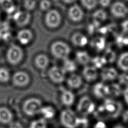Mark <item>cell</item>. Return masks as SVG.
Returning a JSON list of instances; mask_svg holds the SVG:
<instances>
[{
  "label": "cell",
  "mask_w": 128,
  "mask_h": 128,
  "mask_svg": "<svg viewBox=\"0 0 128 128\" xmlns=\"http://www.w3.org/2000/svg\"><path fill=\"white\" fill-rule=\"evenodd\" d=\"M11 80L9 70L5 67H0V82L6 84Z\"/></svg>",
  "instance_id": "f1b7e54d"
},
{
  "label": "cell",
  "mask_w": 128,
  "mask_h": 128,
  "mask_svg": "<svg viewBox=\"0 0 128 128\" xmlns=\"http://www.w3.org/2000/svg\"><path fill=\"white\" fill-rule=\"evenodd\" d=\"M24 52L22 48L18 44H12L7 49L6 58L8 62L12 66L18 64L22 60Z\"/></svg>",
  "instance_id": "8992f818"
},
{
  "label": "cell",
  "mask_w": 128,
  "mask_h": 128,
  "mask_svg": "<svg viewBox=\"0 0 128 128\" xmlns=\"http://www.w3.org/2000/svg\"><path fill=\"white\" fill-rule=\"evenodd\" d=\"M76 62L80 64L87 66L91 61V58L88 53L85 50H79L76 52L75 54Z\"/></svg>",
  "instance_id": "603a6c76"
},
{
  "label": "cell",
  "mask_w": 128,
  "mask_h": 128,
  "mask_svg": "<svg viewBox=\"0 0 128 128\" xmlns=\"http://www.w3.org/2000/svg\"><path fill=\"white\" fill-rule=\"evenodd\" d=\"M123 120L125 122L128 123V110H127L123 115Z\"/></svg>",
  "instance_id": "ee69618b"
},
{
  "label": "cell",
  "mask_w": 128,
  "mask_h": 128,
  "mask_svg": "<svg viewBox=\"0 0 128 128\" xmlns=\"http://www.w3.org/2000/svg\"><path fill=\"white\" fill-rule=\"evenodd\" d=\"M100 76L104 81L110 82L116 80L118 77V72L114 68H105L102 70Z\"/></svg>",
  "instance_id": "e0dca14e"
},
{
  "label": "cell",
  "mask_w": 128,
  "mask_h": 128,
  "mask_svg": "<svg viewBox=\"0 0 128 128\" xmlns=\"http://www.w3.org/2000/svg\"><path fill=\"white\" fill-rule=\"evenodd\" d=\"M118 65L120 70L124 71L128 70V52L120 54L118 60Z\"/></svg>",
  "instance_id": "4316f807"
},
{
  "label": "cell",
  "mask_w": 128,
  "mask_h": 128,
  "mask_svg": "<svg viewBox=\"0 0 128 128\" xmlns=\"http://www.w3.org/2000/svg\"><path fill=\"white\" fill-rule=\"evenodd\" d=\"M124 98L125 102L128 105V86L126 88L124 92Z\"/></svg>",
  "instance_id": "7bdbcfd3"
},
{
  "label": "cell",
  "mask_w": 128,
  "mask_h": 128,
  "mask_svg": "<svg viewBox=\"0 0 128 128\" xmlns=\"http://www.w3.org/2000/svg\"><path fill=\"white\" fill-rule=\"evenodd\" d=\"M23 6L25 10L28 12L34 10L36 6V2L35 0H24Z\"/></svg>",
  "instance_id": "d590c367"
},
{
  "label": "cell",
  "mask_w": 128,
  "mask_h": 128,
  "mask_svg": "<svg viewBox=\"0 0 128 128\" xmlns=\"http://www.w3.org/2000/svg\"><path fill=\"white\" fill-rule=\"evenodd\" d=\"M66 83L70 88L77 89L80 88L82 84V78L80 75L72 73L68 78Z\"/></svg>",
  "instance_id": "ffe728a7"
},
{
  "label": "cell",
  "mask_w": 128,
  "mask_h": 128,
  "mask_svg": "<svg viewBox=\"0 0 128 128\" xmlns=\"http://www.w3.org/2000/svg\"><path fill=\"white\" fill-rule=\"evenodd\" d=\"M103 56L107 63H112L116 58V54L114 50L108 49L105 50Z\"/></svg>",
  "instance_id": "e575fe53"
},
{
  "label": "cell",
  "mask_w": 128,
  "mask_h": 128,
  "mask_svg": "<svg viewBox=\"0 0 128 128\" xmlns=\"http://www.w3.org/2000/svg\"><path fill=\"white\" fill-rule=\"evenodd\" d=\"M92 47L96 51L100 52L104 49L106 42L105 39L101 36L96 37L92 40L90 42Z\"/></svg>",
  "instance_id": "cb8c5ba5"
},
{
  "label": "cell",
  "mask_w": 128,
  "mask_h": 128,
  "mask_svg": "<svg viewBox=\"0 0 128 128\" xmlns=\"http://www.w3.org/2000/svg\"><path fill=\"white\" fill-rule=\"evenodd\" d=\"M32 32L28 28H22L17 33L16 38L18 41L22 45L29 44L33 38Z\"/></svg>",
  "instance_id": "5bb4252c"
},
{
  "label": "cell",
  "mask_w": 128,
  "mask_h": 128,
  "mask_svg": "<svg viewBox=\"0 0 128 128\" xmlns=\"http://www.w3.org/2000/svg\"><path fill=\"white\" fill-rule=\"evenodd\" d=\"M110 12L114 16L118 18H122L126 15L128 9L124 3L117 1L111 5Z\"/></svg>",
  "instance_id": "8fae6325"
},
{
  "label": "cell",
  "mask_w": 128,
  "mask_h": 128,
  "mask_svg": "<svg viewBox=\"0 0 128 128\" xmlns=\"http://www.w3.org/2000/svg\"><path fill=\"white\" fill-rule=\"evenodd\" d=\"M68 16L70 20L73 22H77L82 20L84 16V12L80 6L74 4L69 8Z\"/></svg>",
  "instance_id": "7c38bea8"
},
{
  "label": "cell",
  "mask_w": 128,
  "mask_h": 128,
  "mask_svg": "<svg viewBox=\"0 0 128 128\" xmlns=\"http://www.w3.org/2000/svg\"><path fill=\"white\" fill-rule=\"evenodd\" d=\"M34 64L37 68L40 70H44L48 66L50 62L48 57L44 54H38L34 58Z\"/></svg>",
  "instance_id": "7402d4cb"
},
{
  "label": "cell",
  "mask_w": 128,
  "mask_h": 128,
  "mask_svg": "<svg viewBox=\"0 0 128 128\" xmlns=\"http://www.w3.org/2000/svg\"><path fill=\"white\" fill-rule=\"evenodd\" d=\"M13 120V114L6 107H0V122L3 124H9Z\"/></svg>",
  "instance_id": "44dd1931"
},
{
  "label": "cell",
  "mask_w": 128,
  "mask_h": 128,
  "mask_svg": "<svg viewBox=\"0 0 128 128\" xmlns=\"http://www.w3.org/2000/svg\"><path fill=\"white\" fill-rule=\"evenodd\" d=\"M43 106L42 101L38 98L32 97L26 99L22 104V109L27 116L32 117L40 114Z\"/></svg>",
  "instance_id": "3957f363"
},
{
  "label": "cell",
  "mask_w": 128,
  "mask_h": 128,
  "mask_svg": "<svg viewBox=\"0 0 128 128\" xmlns=\"http://www.w3.org/2000/svg\"><path fill=\"white\" fill-rule=\"evenodd\" d=\"M109 86L110 96L112 97H117L120 95L122 88L120 85L116 84H112Z\"/></svg>",
  "instance_id": "4dcf8cb0"
},
{
  "label": "cell",
  "mask_w": 128,
  "mask_h": 128,
  "mask_svg": "<svg viewBox=\"0 0 128 128\" xmlns=\"http://www.w3.org/2000/svg\"><path fill=\"white\" fill-rule=\"evenodd\" d=\"M94 96L98 98H106L110 96L109 86L104 82H98L92 88Z\"/></svg>",
  "instance_id": "4fadbf2b"
},
{
  "label": "cell",
  "mask_w": 128,
  "mask_h": 128,
  "mask_svg": "<svg viewBox=\"0 0 128 128\" xmlns=\"http://www.w3.org/2000/svg\"><path fill=\"white\" fill-rule=\"evenodd\" d=\"M82 72L83 77L88 82L96 80L98 76V69L92 66H86Z\"/></svg>",
  "instance_id": "9a60e30c"
},
{
  "label": "cell",
  "mask_w": 128,
  "mask_h": 128,
  "mask_svg": "<svg viewBox=\"0 0 128 128\" xmlns=\"http://www.w3.org/2000/svg\"><path fill=\"white\" fill-rule=\"evenodd\" d=\"M82 6L88 10L94 9L98 3V0H80Z\"/></svg>",
  "instance_id": "836d02e7"
},
{
  "label": "cell",
  "mask_w": 128,
  "mask_h": 128,
  "mask_svg": "<svg viewBox=\"0 0 128 128\" xmlns=\"http://www.w3.org/2000/svg\"><path fill=\"white\" fill-rule=\"evenodd\" d=\"M91 62L92 66L95 67L96 68H102L104 66L107 64L105 58L103 56H96L91 58Z\"/></svg>",
  "instance_id": "f546056e"
},
{
  "label": "cell",
  "mask_w": 128,
  "mask_h": 128,
  "mask_svg": "<svg viewBox=\"0 0 128 128\" xmlns=\"http://www.w3.org/2000/svg\"><path fill=\"white\" fill-rule=\"evenodd\" d=\"M51 2L49 0H42L39 4L40 8L42 11H48L51 7Z\"/></svg>",
  "instance_id": "8d00e7d4"
},
{
  "label": "cell",
  "mask_w": 128,
  "mask_h": 128,
  "mask_svg": "<svg viewBox=\"0 0 128 128\" xmlns=\"http://www.w3.org/2000/svg\"><path fill=\"white\" fill-rule=\"evenodd\" d=\"M8 124V128H24L22 124L18 121H12Z\"/></svg>",
  "instance_id": "f35d334b"
},
{
  "label": "cell",
  "mask_w": 128,
  "mask_h": 128,
  "mask_svg": "<svg viewBox=\"0 0 128 128\" xmlns=\"http://www.w3.org/2000/svg\"><path fill=\"white\" fill-rule=\"evenodd\" d=\"M40 114L41 117L45 119L46 120H50L53 119L56 114V109L54 106L51 105L42 106Z\"/></svg>",
  "instance_id": "ac0fdd59"
},
{
  "label": "cell",
  "mask_w": 128,
  "mask_h": 128,
  "mask_svg": "<svg viewBox=\"0 0 128 128\" xmlns=\"http://www.w3.org/2000/svg\"><path fill=\"white\" fill-rule=\"evenodd\" d=\"M62 17L58 10L50 9L47 11L44 17V22L48 28H56L60 25Z\"/></svg>",
  "instance_id": "52a82bcc"
},
{
  "label": "cell",
  "mask_w": 128,
  "mask_h": 128,
  "mask_svg": "<svg viewBox=\"0 0 128 128\" xmlns=\"http://www.w3.org/2000/svg\"><path fill=\"white\" fill-rule=\"evenodd\" d=\"M13 20L16 24L20 27L27 26L31 20V14L29 12L24 10H18L14 13Z\"/></svg>",
  "instance_id": "30bf717a"
},
{
  "label": "cell",
  "mask_w": 128,
  "mask_h": 128,
  "mask_svg": "<svg viewBox=\"0 0 128 128\" xmlns=\"http://www.w3.org/2000/svg\"><path fill=\"white\" fill-rule=\"evenodd\" d=\"M122 28L124 32H128V20L123 22L122 24Z\"/></svg>",
  "instance_id": "b9f144b4"
},
{
  "label": "cell",
  "mask_w": 128,
  "mask_h": 128,
  "mask_svg": "<svg viewBox=\"0 0 128 128\" xmlns=\"http://www.w3.org/2000/svg\"><path fill=\"white\" fill-rule=\"evenodd\" d=\"M111 0H98V2L100 6L103 8H107L110 6Z\"/></svg>",
  "instance_id": "ab89813d"
},
{
  "label": "cell",
  "mask_w": 128,
  "mask_h": 128,
  "mask_svg": "<svg viewBox=\"0 0 128 128\" xmlns=\"http://www.w3.org/2000/svg\"><path fill=\"white\" fill-rule=\"evenodd\" d=\"M62 68L66 72H74L76 69V64L74 61L68 58L63 60Z\"/></svg>",
  "instance_id": "484cf974"
},
{
  "label": "cell",
  "mask_w": 128,
  "mask_h": 128,
  "mask_svg": "<svg viewBox=\"0 0 128 128\" xmlns=\"http://www.w3.org/2000/svg\"><path fill=\"white\" fill-rule=\"evenodd\" d=\"M61 103L66 108H70L73 105L75 101L74 94L70 90H63L60 96Z\"/></svg>",
  "instance_id": "2e32d148"
},
{
  "label": "cell",
  "mask_w": 128,
  "mask_h": 128,
  "mask_svg": "<svg viewBox=\"0 0 128 128\" xmlns=\"http://www.w3.org/2000/svg\"><path fill=\"white\" fill-rule=\"evenodd\" d=\"M50 50L52 54L55 58L64 60L68 58L71 48L65 42L58 40L54 42L51 44Z\"/></svg>",
  "instance_id": "277c9868"
},
{
  "label": "cell",
  "mask_w": 128,
  "mask_h": 128,
  "mask_svg": "<svg viewBox=\"0 0 128 128\" xmlns=\"http://www.w3.org/2000/svg\"><path fill=\"white\" fill-rule=\"evenodd\" d=\"M94 18L98 22L99 21H104L107 18V14L102 9H98L95 11L92 14Z\"/></svg>",
  "instance_id": "1f68e13d"
},
{
  "label": "cell",
  "mask_w": 128,
  "mask_h": 128,
  "mask_svg": "<svg viewBox=\"0 0 128 128\" xmlns=\"http://www.w3.org/2000/svg\"><path fill=\"white\" fill-rule=\"evenodd\" d=\"M71 41L74 46L78 47H84L88 42V38L83 34L79 32H75L72 35Z\"/></svg>",
  "instance_id": "d6986e66"
},
{
  "label": "cell",
  "mask_w": 128,
  "mask_h": 128,
  "mask_svg": "<svg viewBox=\"0 0 128 128\" xmlns=\"http://www.w3.org/2000/svg\"><path fill=\"white\" fill-rule=\"evenodd\" d=\"M62 1L66 4H72L75 2L76 0H62Z\"/></svg>",
  "instance_id": "f6af8a7d"
},
{
  "label": "cell",
  "mask_w": 128,
  "mask_h": 128,
  "mask_svg": "<svg viewBox=\"0 0 128 128\" xmlns=\"http://www.w3.org/2000/svg\"><path fill=\"white\" fill-rule=\"evenodd\" d=\"M80 117L70 108L63 110L60 114V120L64 128H80L87 124L86 117Z\"/></svg>",
  "instance_id": "6da1fadb"
},
{
  "label": "cell",
  "mask_w": 128,
  "mask_h": 128,
  "mask_svg": "<svg viewBox=\"0 0 128 128\" xmlns=\"http://www.w3.org/2000/svg\"><path fill=\"white\" fill-rule=\"evenodd\" d=\"M96 106L94 101L88 96L80 98L76 106V112L83 117L90 115L96 110Z\"/></svg>",
  "instance_id": "5b68a950"
},
{
  "label": "cell",
  "mask_w": 128,
  "mask_h": 128,
  "mask_svg": "<svg viewBox=\"0 0 128 128\" xmlns=\"http://www.w3.org/2000/svg\"><path fill=\"white\" fill-rule=\"evenodd\" d=\"M10 30L9 26L6 24L0 23V38L5 40L10 37Z\"/></svg>",
  "instance_id": "d6a6232c"
},
{
  "label": "cell",
  "mask_w": 128,
  "mask_h": 128,
  "mask_svg": "<svg viewBox=\"0 0 128 128\" xmlns=\"http://www.w3.org/2000/svg\"><path fill=\"white\" fill-rule=\"evenodd\" d=\"M114 128H124L120 126H116V127H114Z\"/></svg>",
  "instance_id": "bcb514c9"
},
{
  "label": "cell",
  "mask_w": 128,
  "mask_h": 128,
  "mask_svg": "<svg viewBox=\"0 0 128 128\" xmlns=\"http://www.w3.org/2000/svg\"><path fill=\"white\" fill-rule=\"evenodd\" d=\"M0 7L5 12L8 14L14 13L16 6L14 0H0Z\"/></svg>",
  "instance_id": "d4e9b609"
},
{
  "label": "cell",
  "mask_w": 128,
  "mask_h": 128,
  "mask_svg": "<svg viewBox=\"0 0 128 128\" xmlns=\"http://www.w3.org/2000/svg\"><path fill=\"white\" fill-rule=\"evenodd\" d=\"M29 128H48L47 120L42 117L35 119L30 122Z\"/></svg>",
  "instance_id": "83f0119b"
},
{
  "label": "cell",
  "mask_w": 128,
  "mask_h": 128,
  "mask_svg": "<svg viewBox=\"0 0 128 128\" xmlns=\"http://www.w3.org/2000/svg\"><path fill=\"white\" fill-rule=\"evenodd\" d=\"M66 74L62 68L56 66L50 68L48 72L50 79L56 84H60L64 82L66 78Z\"/></svg>",
  "instance_id": "9c48e42d"
},
{
  "label": "cell",
  "mask_w": 128,
  "mask_h": 128,
  "mask_svg": "<svg viewBox=\"0 0 128 128\" xmlns=\"http://www.w3.org/2000/svg\"><path fill=\"white\" fill-rule=\"evenodd\" d=\"M119 82L122 84H128V74H122L118 77Z\"/></svg>",
  "instance_id": "74e56055"
},
{
  "label": "cell",
  "mask_w": 128,
  "mask_h": 128,
  "mask_svg": "<svg viewBox=\"0 0 128 128\" xmlns=\"http://www.w3.org/2000/svg\"><path fill=\"white\" fill-rule=\"evenodd\" d=\"M94 128H108V127L104 122L99 121L95 124Z\"/></svg>",
  "instance_id": "60d3db41"
},
{
  "label": "cell",
  "mask_w": 128,
  "mask_h": 128,
  "mask_svg": "<svg viewBox=\"0 0 128 128\" xmlns=\"http://www.w3.org/2000/svg\"><path fill=\"white\" fill-rule=\"evenodd\" d=\"M30 76L26 72L18 70L15 72L11 77L12 84L18 88H24L30 82Z\"/></svg>",
  "instance_id": "ba28073f"
},
{
  "label": "cell",
  "mask_w": 128,
  "mask_h": 128,
  "mask_svg": "<svg viewBox=\"0 0 128 128\" xmlns=\"http://www.w3.org/2000/svg\"><path fill=\"white\" fill-rule=\"evenodd\" d=\"M122 110V106L120 102L110 98H106L103 104L98 108V112L100 116L114 119L120 114Z\"/></svg>",
  "instance_id": "7a4b0ae2"
}]
</instances>
